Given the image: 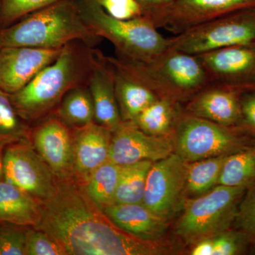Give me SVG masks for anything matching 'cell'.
Returning <instances> with one entry per match:
<instances>
[{"label":"cell","mask_w":255,"mask_h":255,"mask_svg":"<svg viewBox=\"0 0 255 255\" xmlns=\"http://www.w3.org/2000/svg\"><path fill=\"white\" fill-rule=\"evenodd\" d=\"M36 228L48 233L68 255H155L169 245L139 239L114 224L73 177L58 179L50 197L38 201Z\"/></svg>","instance_id":"6da1fadb"},{"label":"cell","mask_w":255,"mask_h":255,"mask_svg":"<svg viewBox=\"0 0 255 255\" xmlns=\"http://www.w3.org/2000/svg\"><path fill=\"white\" fill-rule=\"evenodd\" d=\"M99 50L82 41L62 48L59 56L28 85L9 98L20 117L28 124L55 112L60 101L75 87L87 86Z\"/></svg>","instance_id":"7a4b0ae2"},{"label":"cell","mask_w":255,"mask_h":255,"mask_svg":"<svg viewBox=\"0 0 255 255\" xmlns=\"http://www.w3.org/2000/svg\"><path fill=\"white\" fill-rule=\"evenodd\" d=\"M106 58L112 66L141 83L158 98L187 102L210 84L196 55L170 48L145 61L117 55Z\"/></svg>","instance_id":"3957f363"},{"label":"cell","mask_w":255,"mask_h":255,"mask_svg":"<svg viewBox=\"0 0 255 255\" xmlns=\"http://www.w3.org/2000/svg\"><path fill=\"white\" fill-rule=\"evenodd\" d=\"M101 40L84 22L76 0H60L0 29V48L60 49L77 41L95 47Z\"/></svg>","instance_id":"277c9868"},{"label":"cell","mask_w":255,"mask_h":255,"mask_svg":"<svg viewBox=\"0 0 255 255\" xmlns=\"http://www.w3.org/2000/svg\"><path fill=\"white\" fill-rule=\"evenodd\" d=\"M79 11L90 31L114 45L116 55L133 60H149L168 49L169 38L148 18L120 20L112 17L95 0H76Z\"/></svg>","instance_id":"5b68a950"},{"label":"cell","mask_w":255,"mask_h":255,"mask_svg":"<svg viewBox=\"0 0 255 255\" xmlns=\"http://www.w3.org/2000/svg\"><path fill=\"white\" fill-rule=\"evenodd\" d=\"M246 191L243 187L219 184L206 194L186 201L176 233L187 244L194 245L227 231L233 226Z\"/></svg>","instance_id":"8992f818"},{"label":"cell","mask_w":255,"mask_h":255,"mask_svg":"<svg viewBox=\"0 0 255 255\" xmlns=\"http://www.w3.org/2000/svg\"><path fill=\"white\" fill-rule=\"evenodd\" d=\"M172 140L176 153L189 163L232 155L255 143V135L241 127H226L183 111Z\"/></svg>","instance_id":"52a82bcc"},{"label":"cell","mask_w":255,"mask_h":255,"mask_svg":"<svg viewBox=\"0 0 255 255\" xmlns=\"http://www.w3.org/2000/svg\"><path fill=\"white\" fill-rule=\"evenodd\" d=\"M255 43V7L230 13L169 38V48L198 55Z\"/></svg>","instance_id":"ba28073f"},{"label":"cell","mask_w":255,"mask_h":255,"mask_svg":"<svg viewBox=\"0 0 255 255\" xmlns=\"http://www.w3.org/2000/svg\"><path fill=\"white\" fill-rule=\"evenodd\" d=\"M188 164L173 152L154 162L149 170L142 203L165 221L172 219L184 206Z\"/></svg>","instance_id":"9c48e42d"},{"label":"cell","mask_w":255,"mask_h":255,"mask_svg":"<svg viewBox=\"0 0 255 255\" xmlns=\"http://www.w3.org/2000/svg\"><path fill=\"white\" fill-rule=\"evenodd\" d=\"M4 180L11 183L38 201L54 192L57 177L33 148L29 139L9 144L4 150Z\"/></svg>","instance_id":"30bf717a"},{"label":"cell","mask_w":255,"mask_h":255,"mask_svg":"<svg viewBox=\"0 0 255 255\" xmlns=\"http://www.w3.org/2000/svg\"><path fill=\"white\" fill-rule=\"evenodd\" d=\"M28 139L33 148L58 179L73 177V130L55 112L30 128Z\"/></svg>","instance_id":"8fae6325"},{"label":"cell","mask_w":255,"mask_h":255,"mask_svg":"<svg viewBox=\"0 0 255 255\" xmlns=\"http://www.w3.org/2000/svg\"><path fill=\"white\" fill-rule=\"evenodd\" d=\"M210 83L238 87L243 91L255 87V43L236 45L198 55Z\"/></svg>","instance_id":"7c38bea8"},{"label":"cell","mask_w":255,"mask_h":255,"mask_svg":"<svg viewBox=\"0 0 255 255\" xmlns=\"http://www.w3.org/2000/svg\"><path fill=\"white\" fill-rule=\"evenodd\" d=\"M172 137H157L140 130L133 122H123L112 133L110 160L121 166L154 162L173 153Z\"/></svg>","instance_id":"4fadbf2b"},{"label":"cell","mask_w":255,"mask_h":255,"mask_svg":"<svg viewBox=\"0 0 255 255\" xmlns=\"http://www.w3.org/2000/svg\"><path fill=\"white\" fill-rule=\"evenodd\" d=\"M60 49L27 46L0 48V90L13 95L59 56Z\"/></svg>","instance_id":"5bb4252c"},{"label":"cell","mask_w":255,"mask_h":255,"mask_svg":"<svg viewBox=\"0 0 255 255\" xmlns=\"http://www.w3.org/2000/svg\"><path fill=\"white\" fill-rule=\"evenodd\" d=\"M241 89L210 83L188 101L184 112L230 127H241Z\"/></svg>","instance_id":"9a60e30c"},{"label":"cell","mask_w":255,"mask_h":255,"mask_svg":"<svg viewBox=\"0 0 255 255\" xmlns=\"http://www.w3.org/2000/svg\"><path fill=\"white\" fill-rule=\"evenodd\" d=\"M255 7V0H173L162 28L179 34L239 10Z\"/></svg>","instance_id":"2e32d148"},{"label":"cell","mask_w":255,"mask_h":255,"mask_svg":"<svg viewBox=\"0 0 255 255\" xmlns=\"http://www.w3.org/2000/svg\"><path fill=\"white\" fill-rule=\"evenodd\" d=\"M73 177L84 185L91 174L110 159L112 132L95 122L73 128Z\"/></svg>","instance_id":"e0dca14e"},{"label":"cell","mask_w":255,"mask_h":255,"mask_svg":"<svg viewBox=\"0 0 255 255\" xmlns=\"http://www.w3.org/2000/svg\"><path fill=\"white\" fill-rule=\"evenodd\" d=\"M87 87L95 107V122L114 132L123 123L115 91L113 66L100 50Z\"/></svg>","instance_id":"ac0fdd59"},{"label":"cell","mask_w":255,"mask_h":255,"mask_svg":"<svg viewBox=\"0 0 255 255\" xmlns=\"http://www.w3.org/2000/svg\"><path fill=\"white\" fill-rule=\"evenodd\" d=\"M119 228L142 241L164 242L167 221L152 213L142 203L113 204L103 210Z\"/></svg>","instance_id":"d6986e66"},{"label":"cell","mask_w":255,"mask_h":255,"mask_svg":"<svg viewBox=\"0 0 255 255\" xmlns=\"http://www.w3.org/2000/svg\"><path fill=\"white\" fill-rule=\"evenodd\" d=\"M39 220L37 199L14 184L0 181V223L35 228Z\"/></svg>","instance_id":"ffe728a7"},{"label":"cell","mask_w":255,"mask_h":255,"mask_svg":"<svg viewBox=\"0 0 255 255\" xmlns=\"http://www.w3.org/2000/svg\"><path fill=\"white\" fill-rule=\"evenodd\" d=\"M113 68L116 96L122 121L133 122L158 97L140 82Z\"/></svg>","instance_id":"44dd1931"},{"label":"cell","mask_w":255,"mask_h":255,"mask_svg":"<svg viewBox=\"0 0 255 255\" xmlns=\"http://www.w3.org/2000/svg\"><path fill=\"white\" fill-rule=\"evenodd\" d=\"M182 112L179 102L169 99L158 98L147 107L133 123L148 135L172 137Z\"/></svg>","instance_id":"7402d4cb"},{"label":"cell","mask_w":255,"mask_h":255,"mask_svg":"<svg viewBox=\"0 0 255 255\" xmlns=\"http://www.w3.org/2000/svg\"><path fill=\"white\" fill-rule=\"evenodd\" d=\"M55 112L72 128L95 122V107L88 87H77L67 92Z\"/></svg>","instance_id":"603a6c76"},{"label":"cell","mask_w":255,"mask_h":255,"mask_svg":"<svg viewBox=\"0 0 255 255\" xmlns=\"http://www.w3.org/2000/svg\"><path fill=\"white\" fill-rule=\"evenodd\" d=\"M243 187L247 191L255 186V143L228 155L218 185Z\"/></svg>","instance_id":"cb8c5ba5"},{"label":"cell","mask_w":255,"mask_h":255,"mask_svg":"<svg viewBox=\"0 0 255 255\" xmlns=\"http://www.w3.org/2000/svg\"><path fill=\"white\" fill-rule=\"evenodd\" d=\"M122 166L109 159L98 167L84 184L87 194L103 211L114 204Z\"/></svg>","instance_id":"d4e9b609"},{"label":"cell","mask_w":255,"mask_h":255,"mask_svg":"<svg viewBox=\"0 0 255 255\" xmlns=\"http://www.w3.org/2000/svg\"><path fill=\"white\" fill-rule=\"evenodd\" d=\"M228 157V155H221L189 162L186 195L197 197L218 185Z\"/></svg>","instance_id":"484cf974"},{"label":"cell","mask_w":255,"mask_h":255,"mask_svg":"<svg viewBox=\"0 0 255 255\" xmlns=\"http://www.w3.org/2000/svg\"><path fill=\"white\" fill-rule=\"evenodd\" d=\"M151 161H142L122 166V173L114 196V204H139L145 194Z\"/></svg>","instance_id":"4316f807"},{"label":"cell","mask_w":255,"mask_h":255,"mask_svg":"<svg viewBox=\"0 0 255 255\" xmlns=\"http://www.w3.org/2000/svg\"><path fill=\"white\" fill-rule=\"evenodd\" d=\"M30 124L15 110L9 96L0 90V142L5 146L28 139Z\"/></svg>","instance_id":"83f0119b"},{"label":"cell","mask_w":255,"mask_h":255,"mask_svg":"<svg viewBox=\"0 0 255 255\" xmlns=\"http://www.w3.org/2000/svg\"><path fill=\"white\" fill-rule=\"evenodd\" d=\"M60 0H1L0 29L8 27L33 11Z\"/></svg>","instance_id":"f1b7e54d"},{"label":"cell","mask_w":255,"mask_h":255,"mask_svg":"<svg viewBox=\"0 0 255 255\" xmlns=\"http://www.w3.org/2000/svg\"><path fill=\"white\" fill-rule=\"evenodd\" d=\"M26 255H68L61 244L50 235L36 228H28Z\"/></svg>","instance_id":"f546056e"},{"label":"cell","mask_w":255,"mask_h":255,"mask_svg":"<svg viewBox=\"0 0 255 255\" xmlns=\"http://www.w3.org/2000/svg\"><path fill=\"white\" fill-rule=\"evenodd\" d=\"M28 228L0 223V255H26Z\"/></svg>","instance_id":"4dcf8cb0"},{"label":"cell","mask_w":255,"mask_h":255,"mask_svg":"<svg viewBox=\"0 0 255 255\" xmlns=\"http://www.w3.org/2000/svg\"><path fill=\"white\" fill-rule=\"evenodd\" d=\"M214 255L245 254L251 243L248 236L238 229L223 231L212 238Z\"/></svg>","instance_id":"1f68e13d"},{"label":"cell","mask_w":255,"mask_h":255,"mask_svg":"<svg viewBox=\"0 0 255 255\" xmlns=\"http://www.w3.org/2000/svg\"><path fill=\"white\" fill-rule=\"evenodd\" d=\"M233 226L244 233L255 247V186L248 189L242 199Z\"/></svg>","instance_id":"d6a6232c"},{"label":"cell","mask_w":255,"mask_h":255,"mask_svg":"<svg viewBox=\"0 0 255 255\" xmlns=\"http://www.w3.org/2000/svg\"><path fill=\"white\" fill-rule=\"evenodd\" d=\"M106 12L120 20L145 17V13L137 0H95Z\"/></svg>","instance_id":"836d02e7"},{"label":"cell","mask_w":255,"mask_h":255,"mask_svg":"<svg viewBox=\"0 0 255 255\" xmlns=\"http://www.w3.org/2000/svg\"><path fill=\"white\" fill-rule=\"evenodd\" d=\"M144 9L146 18L157 28H162L173 0H137Z\"/></svg>","instance_id":"e575fe53"},{"label":"cell","mask_w":255,"mask_h":255,"mask_svg":"<svg viewBox=\"0 0 255 255\" xmlns=\"http://www.w3.org/2000/svg\"><path fill=\"white\" fill-rule=\"evenodd\" d=\"M242 123L241 128L255 135V89L246 90L241 98Z\"/></svg>","instance_id":"d590c367"},{"label":"cell","mask_w":255,"mask_h":255,"mask_svg":"<svg viewBox=\"0 0 255 255\" xmlns=\"http://www.w3.org/2000/svg\"><path fill=\"white\" fill-rule=\"evenodd\" d=\"M191 255H214V243L212 238L201 240L194 244Z\"/></svg>","instance_id":"8d00e7d4"},{"label":"cell","mask_w":255,"mask_h":255,"mask_svg":"<svg viewBox=\"0 0 255 255\" xmlns=\"http://www.w3.org/2000/svg\"><path fill=\"white\" fill-rule=\"evenodd\" d=\"M6 146L0 142V181L4 179V150Z\"/></svg>","instance_id":"74e56055"},{"label":"cell","mask_w":255,"mask_h":255,"mask_svg":"<svg viewBox=\"0 0 255 255\" xmlns=\"http://www.w3.org/2000/svg\"><path fill=\"white\" fill-rule=\"evenodd\" d=\"M0 6H1V0H0Z\"/></svg>","instance_id":"f35d334b"},{"label":"cell","mask_w":255,"mask_h":255,"mask_svg":"<svg viewBox=\"0 0 255 255\" xmlns=\"http://www.w3.org/2000/svg\"><path fill=\"white\" fill-rule=\"evenodd\" d=\"M254 89H255V88H254ZM252 90H253V89H252Z\"/></svg>","instance_id":"ab89813d"}]
</instances>
